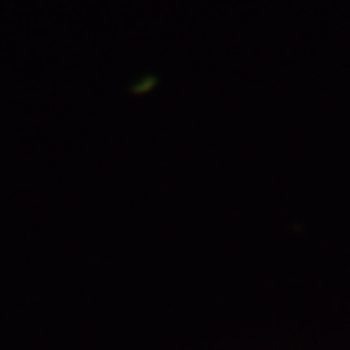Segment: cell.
<instances>
[{
    "label": "cell",
    "instance_id": "cell-1",
    "mask_svg": "<svg viewBox=\"0 0 350 350\" xmlns=\"http://www.w3.org/2000/svg\"><path fill=\"white\" fill-rule=\"evenodd\" d=\"M159 83V78L156 75H143L138 83H133V94H146V91H153Z\"/></svg>",
    "mask_w": 350,
    "mask_h": 350
}]
</instances>
